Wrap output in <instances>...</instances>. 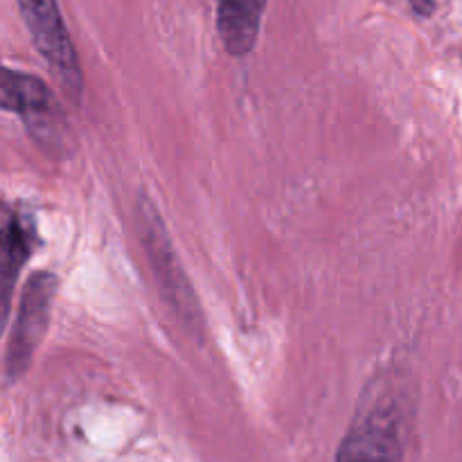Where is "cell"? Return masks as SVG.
<instances>
[{
    "instance_id": "cell-4",
    "label": "cell",
    "mask_w": 462,
    "mask_h": 462,
    "mask_svg": "<svg viewBox=\"0 0 462 462\" xmlns=\"http://www.w3.org/2000/svg\"><path fill=\"white\" fill-rule=\"evenodd\" d=\"M337 462H402V433L395 406L365 411L338 447Z\"/></svg>"
},
{
    "instance_id": "cell-8",
    "label": "cell",
    "mask_w": 462,
    "mask_h": 462,
    "mask_svg": "<svg viewBox=\"0 0 462 462\" xmlns=\"http://www.w3.org/2000/svg\"><path fill=\"white\" fill-rule=\"evenodd\" d=\"M411 5H413V9L418 14H422V16H429V14L433 12V0H409Z\"/></svg>"
},
{
    "instance_id": "cell-2",
    "label": "cell",
    "mask_w": 462,
    "mask_h": 462,
    "mask_svg": "<svg viewBox=\"0 0 462 462\" xmlns=\"http://www.w3.org/2000/svg\"><path fill=\"white\" fill-rule=\"evenodd\" d=\"M140 224H143L144 246H147L149 260H152L153 271H156L162 293L176 310V314L183 319V323L194 328V325L201 323L197 298H194L192 287H189L188 278L180 269V262L176 257L174 248H171L162 219L156 215L152 203L143 201V206H140Z\"/></svg>"
},
{
    "instance_id": "cell-5",
    "label": "cell",
    "mask_w": 462,
    "mask_h": 462,
    "mask_svg": "<svg viewBox=\"0 0 462 462\" xmlns=\"http://www.w3.org/2000/svg\"><path fill=\"white\" fill-rule=\"evenodd\" d=\"M34 230L16 212H5L0 221V334L7 325L9 305H12L14 284L21 266L32 253Z\"/></svg>"
},
{
    "instance_id": "cell-6",
    "label": "cell",
    "mask_w": 462,
    "mask_h": 462,
    "mask_svg": "<svg viewBox=\"0 0 462 462\" xmlns=\"http://www.w3.org/2000/svg\"><path fill=\"white\" fill-rule=\"evenodd\" d=\"M266 0H217V27L233 57L251 52L260 36Z\"/></svg>"
},
{
    "instance_id": "cell-1",
    "label": "cell",
    "mask_w": 462,
    "mask_h": 462,
    "mask_svg": "<svg viewBox=\"0 0 462 462\" xmlns=\"http://www.w3.org/2000/svg\"><path fill=\"white\" fill-rule=\"evenodd\" d=\"M18 7L30 27L34 45L61 81L63 90L72 99H79L84 90V75L57 0H18Z\"/></svg>"
},
{
    "instance_id": "cell-7",
    "label": "cell",
    "mask_w": 462,
    "mask_h": 462,
    "mask_svg": "<svg viewBox=\"0 0 462 462\" xmlns=\"http://www.w3.org/2000/svg\"><path fill=\"white\" fill-rule=\"evenodd\" d=\"M52 104V95L39 77L0 66V108L34 122L48 117Z\"/></svg>"
},
{
    "instance_id": "cell-3",
    "label": "cell",
    "mask_w": 462,
    "mask_h": 462,
    "mask_svg": "<svg viewBox=\"0 0 462 462\" xmlns=\"http://www.w3.org/2000/svg\"><path fill=\"white\" fill-rule=\"evenodd\" d=\"M54 291H57V278L45 271L34 273L27 282L7 350V368L12 377H21L30 368L32 356L48 329Z\"/></svg>"
}]
</instances>
